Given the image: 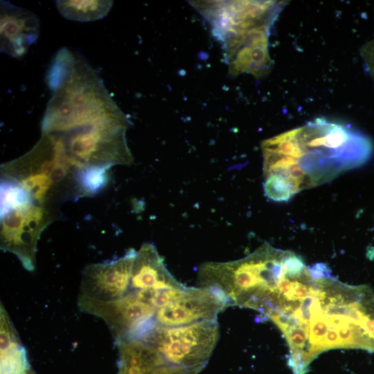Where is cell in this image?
Masks as SVG:
<instances>
[{"mask_svg":"<svg viewBox=\"0 0 374 374\" xmlns=\"http://www.w3.org/2000/svg\"><path fill=\"white\" fill-rule=\"evenodd\" d=\"M261 149L265 195L284 202L360 166L373 147L348 125L317 118L266 139Z\"/></svg>","mask_w":374,"mask_h":374,"instance_id":"6da1fadb","label":"cell"},{"mask_svg":"<svg viewBox=\"0 0 374 374\" xmlns=\"http://www.w3.org/2000/svg\"><path fill=\"white\" fill-rule=\"evenodd\" d=\"M282 4L275 1H192L222 44L231 73L256 77L270 69L269 31Z\"/></svg>","mask_w":374,"mask_h":374,"instance_id":"7a4b0ae2","label":"cell"},{"mask_svg":"<svg viewBox=\"0 0 374 374\" xmlns=\"http://www.w3.org/2000/svg\"><path fill=\"white\" fill-rule=\"evenodd\" d=\"M284 253L265 244L240 260L204 263L198 270V285L220 292L229 306L259 310L265 292L285 272Z\"/></svg>","mask_w":374,"mask_h":374,"instance_id":"3957f363","label":"cell"},{"mask_svg":"<svg viewBox=\"0 0 374 374\" xmlns=\"http://www.w3.org/2000/svg\"><path fill=\"white\" fill-rule=\"evenodd\" d=\"M219 335V324L214 319L170 327L156 323L140 339L167 363L197 374L208 363Z\"/></svg>","mask_w":374,"mask_h":374,"instance_id":"277c9868","label":"cell"},{"mask_svg":"<svg viewBox=\"0 0 374 374\" xmlns=\"http://www.w3.org/2000/svg\"><path fill=\"white\" fill-rule=\"evenodd\" d=\"M80 310L102 319L116 343L131 339H140L157 323V308L139 299L130 291L112 301L78 299Z\"/></svg>","mask_w":374,"mask_h":374,"instance_id":"5b68a950","label":"cell"},{"mask_svg":"<svg viewBox=\"0 0 374 374\" xmlns=\"http://www.w3.org/2000/svg\"><path fill=\"white\" fill-rule=\"evenodd\" d=\"M53 218L52 209L35 202L10 211L1 217V249L15 254L26 269L33 271L37 241Z\"/></svg>","mask_w":374,"mask_h":374,"instance_id":"8992f818","label":"cell"},{"mask_svg":"<svg viewBox=\"0 0 374 374\" xmlns=\"http://www.w3.org/2000/svg\"><path fill=\"white\" fill-rule=\"evenodd\" d=\"M136 254V251L130 249L116 260L86 266L78 299L112 301L128 294Z\"/></svg>","mask_w":374,"mask_h":374,"instance_id":"52a82bcc","label":"cell"},{"mask_svg":"<svg viewBox=\"0 0 374 374\" xmlns=\"http://www.w3.org/2000/svg\"><path fill=\"white\" fill-rule=\"evenodd\" d=\"M225 296L208 287H186L175 301L159 308L155 321L163 326H179L217 319V314L229 307Z\"/></svg>","mask_w":374,"mask_h":374,"instance_id":"ba28073f","label":"cell"},{"mask_svg":"<svg viewBox=\"0 0 374 374\" xmlns=\"http://www.w3.org/2000/svg\"><path fill=\"white\" fill-rule=\"evenodd\" d=\"M38 17L9 1H1V51L14 57L25 55L39 37Z\"/></svg>","mask_w":374,"mask_h":374,"instance_id":"9c48e42d","label":"cell"},{"mask_svg":"<svg viewBox=\"0 0 374 374\" xmlns=\"http://www.w3.org/2000/svg\"><path fill=\"white\" fill-rule=\"evenodd\" d=\"M184 287L168 270L156 247L151 243L143 244L134 259L130 291L163 290Z\"/></svg>","mask_w":374,"mask_h":374,"instance_id":"30bf717a","label":"cell"},{"mask_svg":"<svg viewBox=\"0 0 374 374\" xmlns=\"http://www.w3.org/2000/svg\"><path fill=\"white\" fill-rule=\"evenodd\" d=\"M116 344L119 356L117 374H151L157 366L167 363L154 348L141 339H126Z\"/></svg>","mask_w":374,"mask_h":374,"instance_id":"8fae6325","label":"cell"},{"mask_svg":"<svg viewBox=\"0 0 374 374\" xmlns=\"http://www.w3.org/2000/svg\"><path fill=\"white\" fill-rule=\"evenodd\" d=\"M1 374H26L31 367L13 324L1 305Z\"/></svg>","mask_w":374,"mask_h":374,"instance_id":"7c38bea8","label":"cell"},{"mask_svg":"<svg viewBox=\"0 0 374 374\" xmlns=\"http://www.w3.org/2000/svg\"><path fill=\"white\" fill-rule=\"evenodd\" d=\"M60 14L66 19L91 21L102 19L110 10L112 1H56Z\"/></svg>","mask_w":374,"mask_h":374,"instance_id":"4fadbf2b","label":"cell"},{"mask_svg":"<svg viewBox=\"0 0 374 374\" xmlns=\"http://www.w3.org/2000/svg\"><path fill=\"white\" fill-rule=\"evenodd\" d=\"M109 166L91 165L78 168L75 181L78 196L92 195L100 191L108 181Z\"/></svg>","mask_w":374,"mask_h":374,"instance_id":"5bb4252c","label":"cell"},{"mask_svg":"<svg viewBox=\"0 0 374 374\" xmlns=\"http://www.w3.org/2000/svg\"><path fill=\"white\" fill-rule=\"evenodd\" d=\"M34 202L31 195L19 182L8 178L1 179V217L20 206Z\"/></svg>","mask_w":374,"mask_h":374,"instance_id":"9a60e30c","label":"cell"},{"mask_svg":"<svg viewBox=\"0 0 374 374\" xmlns=\"http://www.w3.org/2000/svg\"><path fill=\"white\" fill-rule=\"evenodd\" d=\"M360 55L366 71L374 79V39L361 48Z\"/></svg>","mask_w":374,"mask_h":374,"instance_id":"2e32d148","label":"cell"}]
</instances>
